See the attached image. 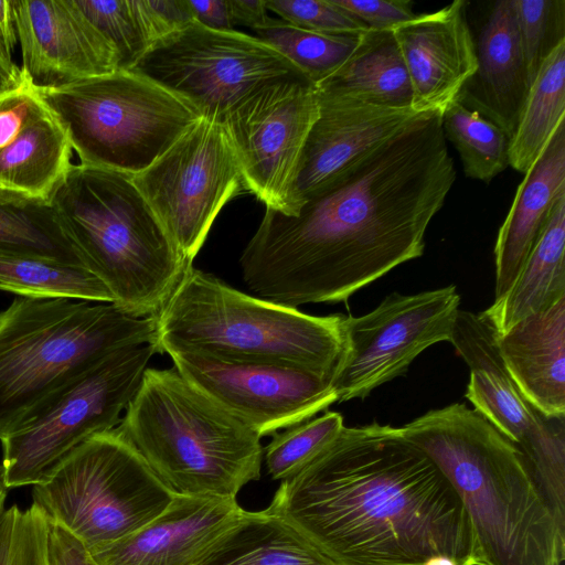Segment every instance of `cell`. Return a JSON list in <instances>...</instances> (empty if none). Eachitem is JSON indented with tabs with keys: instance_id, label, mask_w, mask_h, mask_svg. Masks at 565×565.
Returning a JSON list of instances; mask_svg holds the SVG:
<instances>
[{
	"instance_id": "35",
	"label": "cell",
	"mask_w": 565,
	"mask_h": 565,
	"mask_svg": "<svg viewBox=\"0 0 565 565\" xmlns=\"http://www.w3.org/2000/svg\"><path fill=\"white\" fill-rule=\"evenodd\" d=\"M520 45L532 84L550 52L565 40V1L513 0Z\"/></svg>"
},
{
	"instance_id": "5",
	"label": "cell",
	"mask_w": 565,
	"mask_h": 565,
	"mask_svg": "<svg viewBox=\"0 0 565 565\" xmlns=\"http://www.w3.org/2000/svg\"><path fill=\"white\" fill-rule=\"evenodd\" d=\"M118 428L175 493L236 498L260 478V436L175 367H148Z\"/></svg>"
},
{
	"instance_id": "25",
	"label": "cell",
	"mask_w": 565,
	"mask_h": 565,
	"mask_svg": "<svg viewBox=\"0 0 565 565\" xmlns=\"http://www.w3.org/2000/svg\"><path fill=\"white\" fill-rule=\"evenodd\" d=\"M562 297H565V193L554 203L511 288L482 315L501 334L519 320L547 309Z\"/></svg>"
},
{
	"instance_id": "17",
	"label": "cell",
	"mask_w": 565,
	"mask_h": 565,
	"mask_svg": "<svg viewBox=\"0 0 565 565\" xmlns=\"http://www.w3.org/2000/svg\"><path fill=\"white\" fill-rule=\"evenodd\" d=\"M21 71L36 89L66 86L118 70L110 42L75 0H14Z\"/></svg>"
},
{
	"instance_id": "1",
	"label": "cell",
	"mask_w": 565,
	"mask_h": 565,
	"mask_svg": "<svg viewBox=\"0 0 565 565\" xmlns=\"http://www.w3.org/2000/svg\"><path fill=\"white\" fill-rule=\"evenodd\" d=\"M455 180L441 114H425L295 214L266 209L239 259L243 280L286 307L347 301L423 255Z\"/></svg>"
},
{
	"instance_id": "11",
	"label": "cell",
	"mask_w": 565,
	"mask_h": 565,
	"mask_svg": "<svg viewBox=\"0 0 565 565\" xmlns=\"http://www.w3.org/2000/svg\"><path fill=\"white\" fill-rule=\"evenodd\" d=\"M128 71L172 93L200 118L218 124L260 85L305 77L258 38L236 30H211L195 21L159 39Z\"/></svg>"
},
{
	"instance_id": "21",
	"label": "cell",
	"mask_w": 565,
	"mask_h": 565,
	"mask_svg": "<svg viewBox=\"0 0 565 565\" xmlns=\"http://www.w3.org/2000/svg\"><path fill=\"white\" fill-rule=\"evenodd\" d=\"M244 512L236 498L175 494L149 523L88 553L95 565H196Z\"/></svg>"
},
{
	"instance_id": "15",
	"label": "cell",
	"mask_w": 565,
	"mask_h": 565,
	"mask_svg": "<svg viewBox=\"0 0 565 565\" xmlns=\"http://www.w3.org/2000/svg\"><path fill=\"white\" fill-rule=\"evenodd\" d=\"M319 114L315 86L305 77L267 82L221 122L246 188L266 209L292 214V188L301 152Z\"/></svg>"
},
{
	"instance_id": "39",
	"label": "cell",
	"mask_w": 565,
	"mask_h": 565,
	"mask_svg": "<svg viewBox=\"0 0 565 565\" xmlns=\"http://www.w3.org/2000/svg\"><path fill=\"white\" fill-rule=\"evenodd\" d=\"M49 554L51 565H95L88 551L78 540L51 524Z\"/></svg>"
},
{
	"instance_id": "16",
	"label": "cell",
	"mask_w": 565,
	"mask_h": 565,
	"mask_svg": "<svg viewBox=\"0 0 565 565\" xmlns=\"http://www.w3.org/2000/svg\"><path fill=\"white\" fill-rule=\"evenodd\" d=\"M178 372L260 437L315 417L337 402L331 373L296 365L168 353Z\"/></svg>"
},
{
	"instance_id": "34",
	"label": "cell",
	"mask_w": 565,
	"mask_h": 565,
	"mask_svg": "<svg viewBox=\"0 0 565 565\" xmlns=\"http://www.w3.org/2000/svg\"><path fill=\"white\" fill-rule=\"evenodd\" d=\"M343 417L326 412L274 435L265 449V463L273 480L296 475L343 429Z\"/></svg>"
},
{
	"instance_id": "9",
	"label": "cell",
	"mask_w": 565,
	"mask_h": 565,
	"mask_svg": "<svg viewBox=\"0 0 565 565\" xmlns=\"http://www.w3.org/2000/svg\"><path fill=\"white\" fill-rule=\"evenodd\" d=\"M38 92L79 163L129 175L150 167L200 119L185 102L131 71Z\"/></svg>"
},
{
	"instance_id": "7",
	"label": "cell",
	"mask_w": 565,
	"mask_h": 565,
	"mask_svg": "<svg viewBox=\"0 0 565 565\" xmlns=\"http://www.w3.org/2000/svg\"><path fill=\"white\" fill-rule=\"evenodd\" d=\"M156 329L110 302L14 298L0 311V439L109 353L156 343Z\"/></svg>"
},
{
	"instance_id": "28",
	"label": "cell",
	"mask_w": 565,
	"mask_h": 565,
	"mask_svg": "<svg viewBox=\"0 0 565 565\" xmlns=\"http://www.w3.org/2000/svg\"><path fill=\"white\" fill-rule=\"evenodd\" d=\"M565 40L544 58L509 145V166L525 174L565 120Z\"/></svg>"
},
{
	"instance_id": "14",
	"label": "cell",
	"mask_w": 565,
	"mask_h": 565,
	"mask_svg": "<svg viewBox=\"0 0 565 565\" xmlns=\"http://www.w3.org/2000/svg\"><path fill=\"white\" fill-rule=\"evenodd\" d=\"M460 296L454 285L414 295L393 292L360 317L342 319V351L331 376L337 402L365 398L404 375L430 345L450 342Z\"/></svg>"
},
{
	"instance_id": "45",
	"label": "cell",
	"mask_w": 565,
	"mask_h": 565,
	"mask_svg": "<svg viewBox=\"0 0 565 565\" xmlns=\"http://www.w3.org/2000/svg\"><path fill=\"white\" fill-rule=\"evenodd\" d=\"M8 490L9 489L7 488V486L3 481L2 470H1V466H0V514L6 509L4 503L7 500Z\"/></svg>"
},
{
	"instance_id": "8",
	"label": "cell",
	"mask_w": 565,
	"mask_h": 565,
	"mask_svg": "<svg viewBox=\"0 0 565 565\" xmlns=\"http://www.w3.org/2000/svg\"><path fill=\"white\" fill-rule=\"evenodd\" d=\"M174 495L118 427L87 438L32 486V504L87 551L139 530Z\"/></svg>"
},
{
	"instance_id": "10",
	"label": "cell",
	"mask_w": 565,
	"mask_h": 565,
	"mask_svg": "<svg viewBox=\"0 0 565 565\" xmlns=\"http://www.w3.org/2000/svg\"><path fill=\"white\" fill-rule=\"evenodd\" d=\"M154 353L153 342L109 353L0 439L7 488L34 486L87 438L115 428Z\"/></svg>"
},
{
	"instance_id": "31",
	"label": "cell",
	"mask_w": 565,
	"mask_h": 565,
	"mask_svg": "<svg viewBox=\"0 0 565 565\" xmlns=\"http://www.w3.org/2000/svg\"><path fill=\"white\" fill-rule=\"evenodd\" d=\"M90 23L110 42L118 70H130L170 31L151 0H75Z\"/></svg>"
},
{
	"instance_id": "22",
	"label": "cell",
	"mask_w": 565,
	"mask_h": 565,
	"mask_svg": "<svg viewBox=\"0 0 565 565\" xmlns=\"http://www.w3.org/2000/svg\"><path fill=\"white\" fill-rule=\"evenodd\" d=\"M476 51L477 70L457 99L499 126L511 139L531 86L513 0L494 3L480 31Z\"/></svg>"
},
{
	"instance_id": "40",
	"label": "cell",
	"mask_w": 565,
	"mask_h": 565,
	"mask_svg": "<svg viewBox=\"0 0 565 565\" xmlns=\"http://www.w3.org/2000/svg\"><path fill=\"white\" fill-rule=\"evenodd\" d=\"M193 20L216 31L235 30L230 0H188Z\"/></svg>"
},
{
	"instance_id": "4",
	"label": "cell",
	"mask_w": 565,
	"mask_h": 565,
	"mask_svg": "<svg viewBox=\"0 0 565 565\" xmlns=\"http://www.w3.org/2000/svg\"><path fill=\"white\" fill-rule=\"evenodd\" d=\"M49 202L86 267L129 316L156 317L192 266L132 175L73 163Z\"/></svg>"
},
{
	"instance_id": "19",
	"label": "cell",
	"mask_w": 565,
	"mask_h": 565,
	"mask_svg": "<svg viewBox=\"0 0 565 565\" xmlns=\"http://www.w3.org/2000/svg\"><path fill=\"white\" fill-rule=\"evenodd\" d=\"M466 7V1L456 0L392 29L409 76L412 108L418 114H443L477 70Z\"/></svg>"
},
{
	"instance_id": "29",
	"label": "cell",
	"mask_w": 565,
	"mask_h": 565,
	"mask_svg": "<svg viewBox=\"0 0 565 565\" xmlns=\"http://www.w3.org/2000/svg\"><path fill=\"white\" fill-rule=\"evenodd\" d=\"M0 250L87 268L49 200L4 189H0Z\"/></svg>"
},
{
	"instance_id": "37",
	"label": "cell",
	"mask_w": 565,
	"mask_h": 565,
	"mask_svg": "<svg viewBox=\"0 0 565 565\" xmlns=\"http://www.w3.org/2000/svg\"><path fill=\"white\" fill-rule=\"evenodd\" d=\"M267 10L295 26L321 33H362L370 30L333 0H266Z\"/></svg>"
},
{
	"instance_id": "44",
	"label": "cell",
	"mask_w": 565,
	"mask_h": 565,
	"mask_svg": "<svg viewBox=\"0 0 565 565\" xmlns=\"http://www.w3.org/2000/svg\"><path fill=\"white\" fill-rule=\"evenodd\" d=\"M420 565H473L470 562H460L449 557H436L431 558Z\"/></svg>"
},
{
	"instance_id": "13",
	"label": "cell",
	"mask_w": 565,
	"mask_h": 565,
	"mask_svg": "<svg viewBox=\"0 0 565 565\" xmlns=\"http://www.w3.org/2000/svg\"><path fill=\"white\" fill-rule=\"evenodd\" d=\"M132 181L182 255L193 260L222 207L247 191L221 124L200 118Z\"/></svg>"
},
{
	"instance_id": "41",
	"label": "cell",
	"mask_w": 565,
	"mask_h": 565,
	"mask_svg": "<svg viewBox=\"0 0 565 565\" xmlns=\"http://www.w3.org/2000/svg\"><path fill=\"white\" fill-rule=\"evenodd\" d=\"M234 24H243L253 30L264 25L270 18L266 0H230Z\"/></svg>"
},
{
	"instance_id": "33",
	"label": "cell",
	"mask_w": 565,
	"mask_h": 565,
	"mask_svg": "<svg viewBox=\"0 0 565 565\" xmlns=\"http://www.w3.org/2000/svg\"><path fill=\"white\" fill-rule=\"evenodd\" d=\"M444 135L457 149L466 177L489 183L509 166L510 138L457 98L441 114Z\"/></svg>"
},
{
	"instance_id": "27",
	"label": "cell",
	"mask_w": 565,
	"mask_h": 565,
	"mask_svg": "<svg viewBox=\"0 0 565 565\" xmlns=\"http://www.w3.org/2000/svg\"><path fill=\"white\" fill-rule=\"evenodd\" d=\"M323 95L412 108V86L392 30H367L353 55L315 86Z\"/></svg>"
},
{
	"instance_id": "23",
	"label": "cell",
	"mask_w": 565,
	"mask_h": 565,
	"mask_svg": "<svg viewBox=\"0 0 565 565\" xmlns=\"http://www.w3.org/2000/svg\"><path fill=\"white\" fill-rule=\"evenodd\" d=\"M497 343L527 402L545 416H565V297L497 333Z\"/></svg>"
},
{
	"instance_id": "32",
	"label": "cell",
	"mask_w": 565,
	"mask_h": 565,
	"mask_svg": "<svg viewBox=\"0 0 565 565\" xmlns=\"http://www.w3.org/2000/svg\"><path fill=\"white\" fill-rule=\"evenodd\" d=\"M253 31L289 60L313 86L330 77L353 55L364 33H321L271 18Z\"/></svg>"
},
{
	"instance_id": "26",
	"label": "cell",
	"mask_w": 565,
	"mask_h": 565,
	"mask_svg": "<svg viewBox=\"0 0 565 565\" xmlns=\"http://www.w3.org/2000/svg\"><path fill=\"white\" fill-rule=\"evenodd\" d=\"M196 565H338L306 534L264 509L246 511Z\"/></svg>"
},
{
	"instance_id": "38",
	"label": "cell",
	"mask_w": 565,
	"mask_h": 565,
	"mask_svg": "<svg viewBox=\"0 0 565 565\" xmlns=\"http://www.w3.org/2000/svg\"><path fill=\"white\" fill-rule=\"evenodd\" d=\"M370 30H392L417 17L409 0H333Z\"/></svg>"
},
{
	"instance_id": "18",
	"label": "cell",
	"mask_w": 565,
	"mask_h": 565,
	"mask_svg": "<svg viewBox=\"0 0 565 565\" xmlns=\"http://www.w3.org/2000/svg\"><path fill=\"white\" fill-rule=\"evenodd\" d=\"M317 96L319 114L298 163L292 214L306 199L348 173L425 115L411 107L380 106L319 93Z\"/></svg>"
},
{
	"instance_id": "2",
	"label": "cell",
	"mask_w": 565,
	"mask_h": 565,
	"mask_svg": "<svg viewBox=\"0 0 565 565\" xmlns=\"http://www.w3.org/2000/svg\"><path fill=\"white\" fill-rule=\"evenodd\" d=\"M266 510L306 534L338 565H477L468 514L438 466L399 427H343Z\"/></svg>"
},
{
	"instance_id": "24",
	"label": "cell",
	"mask_w": 565,
	"mask_h": 565,
	"mask_svg": "<svg viewBox=\"0 0 565 565\" xmlns=\"http://www.w3.org/2000/svg\"><path fill=\"white\" fill-rule=\"evenodd\" d=\"M565 193V121L519 184L494 245V301L515 281L556 200Z\"/></svg>"
},
{
	"instance_id": "20",
	"label": "cell",
	"mask_w": 565,
	"mask_h": 565,
	"mask_svg": "<svg viewBox=\"0 0 565 565\" xmlns=\"http://www.w3.org/2000/svg\"><path fill=\"white\" fill-rule=\"evenodd\" d=\"M72 156L63 126L25 78L0 96V189L49 200Z\"/></svg>"
},
{
	"instance_id": "6",
	"label": "cell",
	"mask_w": 565,
	"mask_h": 565,
	"mask_svg": "<svg viewBox=\"0 0 565 565\" xmlns=\"http://www.w3.org/2000/svg\"><path fill=\"white\" fill-rule=\"evenodd\" d=\"M342 319L246 295L191 266L156 316V345L158 353L190 351L332 374L342 351Z\"/></svg>"
},
{
	"instance_id": "43",
	"label": "cell",
	"mask_w": 565,
	"mask_h": 565,
	"mask_svg": "<svg viewBox=\"0 0 565 565\" xmlns=\"http://www.w3.org/2000/svg\"><path fill=\"white\" fill-rule=\"evenodd\" d=\"M23 82L21 67L0 53V96L17 89Z\"/></svg>"
},
{
	"instance_id": "30",
	"label": "cell",
	"mask_w": 565,
	"mask_h": 565,
	"mask_svg": "<svg viewBox=\"0 0 565 565\" xmlns=\"http://www.w3.org/2000/svg\"><path fill=\"white\" fill-rule=\"evenodd\" d=\"M0 291L28 298L110 302L107 287L87 268L34 255L0 250Z\"/></svg>"
},
{
	"instance_id": "3",
	"label": "cell",
	"mask_w": 565,
	"mask_h": 565,
	"mask_svg": "<svg viewBox=\"0 0 565 565\" xmlns=\"http://www.w3.org/2000/svg\"><path fill=\"white\" fill-rule=\"evenodd\" d=\"M399 428L456 490L469 518L477 565H562L565 525L516 447L480 413L454 403Z\"/></svg>"
},
{
	"instance_id": "36",
	"label": "cell",
	"mask_w": 565,
	"mask_h": 565,
	"mask_svg": "<svg viewBox=\"0 0 565 565\" xmlns=\"http://www.w3.org/2000/svg\"><path fill=\"white\" fill-rule=\"evenodd\" d=\"M50 524L43 512L31 504H17L0 514V565H51Z\"/></svg>"
},
{
	"instance_id": "42",
	"label": "cell",
	"mask_w": 565,
	"mask_h": 565,
	"mask_svg": "<svg viewBox=\"0 0 565 565\" xmlns=\"http://www.w3.org/2000/svg\"><path fill=\"white\" fill-rule=\"evenodd\" d=\"M18 43L14 14V0H0V53L13 61V52Z\"/></svg>"
},
{
	"instance_id": "12",
	"label": "cell",
	"mask_w": 565,
	"mask_h": 565,
	"mask_svg": "<svg viewBox=\"0 0 565 565\" xmlns=\"http://www.w3.org/2000/svg\"><path fill=\"white\" fill-rule=\"evenodd\" d=\"M450 343L470 370L466 398L516 447L545 502L564 520L565 416H545L523 396L501 359L497 330L482 312L459 309Z\"/></svg>"
}]
</instances>
